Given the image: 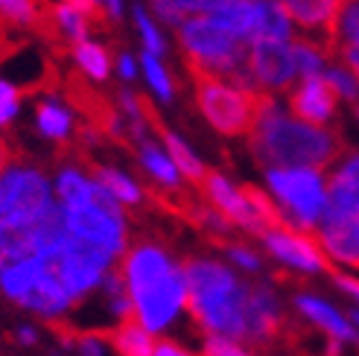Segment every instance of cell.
<instances>
[{
  "label": "cell",
  "instance_id": "6da1fadb",
  "mask_svg": "<svg viewBox=\"0 0 359 356\" xmlns=\"http://www.w3.org/2000/svg\"><path fill=\"white\" fill-rule=\"evenodd\" d=\"M123 275L132 295L135 315L140 324L152 330H164L187 304V280L184 272L175 269L170 257L152 242H137L126 248Z\"/></svg>",
  "mask_w": 359,
  "mask_h": 356
},
{
  "label": "cell",
  "instance_id": "7a4b0ae2",
  "mask_svg": "<svg viewBox=\"0 0 359 356\" xmlns=\"http://www.w3.org/2000/svg\"><path fill=\"white\" fill-rule=\"evenodd\" d=\"M251 155L266 170H327L345 152L342 140L278 114L272 105L248 135Z\"/></svg>",
  "mask_w": 359,
  "mask_h": 356
},
{
  "label": "cell",
  "instance_id": "3957f363",
  "mask_svg": "<svg viewBox=\"0 0 359 356\" xmlns=\"http://www.w3.org/2000/svg\"><path fill=\"white\" fill-rule=\"evenodd\" d=\"M187 310L196 324L219 339H245V295L248 289L225 266L213 260H184Z\"/></svg>",
  "mask_w": 359,
  "mask_h": 356
},
{
  "label": "cell",
  "instance_id": "277c9868",
  "mask_svg": "<svg viewBox=\"0 0 359 356\" xmlns=\"http://www.w3.org/2000/svg\"><path fill=\"white\" fill-rule=\"evenodd\" d=\"M187 70L193 76L196 102H199L202 114L225 137L251 135V129L257 126L263 111H269L275 105L272 94H266V91H237V88L222 85L219 79H213L210 74H205L202 67H196L190 62H187Z\"/></svg>",
  "mask_w": 359,
  "mask_h": 356
},
{
  "label": "cell",
  "instance_id": "5b68a950",
  "mask_svg": "<svg viewBox=\"0 0 359 356\" xmlns=\"http://www.w3.org/2000/svg\"><path fill=\"white\" fill-rule=\"evenodd\" d=\"M65 219L70 234L85 242H94L111 257L126 252V228H123L120 202L100 184H97L94 202L85 207H65Z\"/></svg>",
  "mask_w": 359,
  "mask_h": 356
},
{
  "label": "cell",
  "instance_id": "8992f818",
  "mask_svg": "<svg viewBox=\"0 0 359 356\" xmlns=\"http://www.w3.org/2000/svg\"><path fill=\"white\" fill-rule=\"evenodd\" d=\"M50 205V187L39 172L9 170L0 178V228H32Z\"/></svg>",
  "mask_w": 359,
  "mask_h": 356
},
{
  "label": "cell",
  "instance_id": "52a82bcc",
  "mask_svg": "<svg viewBox=\"0 0 359 356\" xmlns=\"http://www.w3.org/2000/svg\"><path fill=\"white\" fill-rule=\"evenodd\" d=\"M269 184L292 210L295 225L304 234H313L316 222L325 219L327 210V190L321 184V175L313 170H269Z\"/></svg>",
  "mask_w": 359,
  "mask_h": 356
},
{
  "label": "cell",
  "instance_id": "ba28073f",
  "mask_svg": "<svg viewBox=\"0 0 359 356\" xmlns=\"http://www.w3.org/2000/svg\"><path fill=\"white\" fill-rule=\"evenodd\" d=\"M109 263H111L109 252H102V248H97L94 242H85V240L70 234V240L65 242L59 257H53L47 266H50V272L59 278L65 292L70 298H79L85 292H91L102 280Z\"/></svg>",
  "mask_w": 359,
  "mask_h": 356
},
{
  "label": "cell",
  "instance_id": "9c48e42d",
  "mask_svg": "<svg viewBox=\"0 0 359 356\" xmlns=\"http://www.w3.org/2000/svg\"><path fill=\"white\" fill-rule=\"evenodd\" d=\"M283 12L307 32H318V44L339 62V12L342 0H278Z\"/></svg>",
  "mask_w": 359,
  "mask_h": 356
},
{
  "label": "cell",
  "instance_id": "30bf717a",
  "mask_svg": "<svg viewBox=\"0 0 359 356\" xmlns=\"http://www.w3.org/2000/svg\"><path fill=\"white\" fill-rule=\"evenodd\" d=\"M65 97L76 109V114L85 120L82 126L97 132L100 137H114V140L123 137V126H120V120H117V111L111 109V102L105 100V97H100L94 88L88 85L85 76L70 74L67 76V85H65Z\"/></svg>",
  "mask_w": 359,
  "mask_h": 356
},
{
  "label": "cell",
  "instance_id": "8fae6325",
  "mask_svg": "<svg viewBox=\"0 0 359 356\" xmlns=\"http://www.w3.org/2000/svg\"><path fill=\"white\" fill-rule=\"evenodd\" d=\"M269 252H272L275 257H280L283 263L295 266V269H304V272H336L333 266L327 263L325 252H321V242H318V234L313 231V234H304V231L292 228V231H272V234L263 237Z\"/></svg>",
  "mask_w": 359,
  "mask_h": 356
},
{
  "label": "cell",
  "instance_id": "7c38bea8",
  "mask_svg": "<svg viewBox=\"0 0 359 356\" xmlns=\"http://www.w3.org/2000/svg\"><path fill=\"white\" fill-rule=\"evenodd\" d=\"M251 74L269 91H292L295 62L286 41H251Z\"/></svg>",
  "mask_w": 359,
  "mask_h": 356
},
{
  "label": "cell",
  "instance_id": "4fadbf2b",
  "mask_svg": "<svg viewBox=\"0 0 359 356\" xmlns=\"http://www.w3.org/2000/svg\"><path fill=\"white\" fill-rule=\"evenodd\" d=\"M199 190L208 196V202L213 205V210H217L225 222L243 225V228H248V231H255V234L266 237V231H263V225H260V219H257V213L251 210V205L243 199V193H237L219 172H208Z\"/></svg>",
  "mask_w": 359,
  "mask_h": 356
},
{
  "label": "cell",
  "instance_id": "5bb4252c",
  "mask_svg": "<svg viewBox=\"0 0 359 356\" xmlns=\"http://www.w3.org/2000/svg\"><path fill=\"white\" fill-rule=\"evenodd\" d=\"M336 109V88L327 76H310L304 79L290 94V111L301 117L307 126H325Z\"/></svg>",
  "mask_w": 359,
  "mask_h": 356
},
{
  "label": "cell",
  "instance_id": "9a60e30c",
  "mask_svg": "<svg viewBox=\"0 0 359 356\" xmlns=\"http://www.w3.org/2000/svg\"><path fill=\"white\" fill-rule=\"evenodd\" d=\"M280 330H283V318L275 295L266 287H251L245 295V339L263 345L278 339Z\"/></svg>",
  "mask_w": 359,
  "mask_h": 356
},
{
  "label": "cell",
  "instance_id": "2e32d148",
  "mask_svg": "<svg viewBox=\"0 0 359 356\" xmlns=\"http://www.w3.org/2000/svg\"><path fill=\"white\" fill-rule=\"evenodd\" d=\"M359 217V155L339 164L327 178V210L325 219H356Z\"/></svg>",
  "mask_w": 359,
  "mask_h": 356
},
{
  "label": "cell",
  "instance_id": "e0dca14e",
  "mask_svg": "<svg viewBox=\"0 0 359 356\" xmlns=\"http://www.w3.org/2000/svg\"><path fill=\"white\" fill-rule=\"evenodd\" d=\"M316 234L321 248H327L336 260L359 269V219H321V231Z\"/></svg>",
  "mask_w": 359,
  "mask_h": 356
},
{
  "label": "cell",
  "instance_id": "ac0fdd59",
  "mask_svg": "<svg viewBox=\"0 0 359 356\" xmlns=\"http://www.w3.org/2000/svg\"><path fill=\"white\" fill-rule=\"evenodd\" d=\"M100 336V342H111L114 350L120 356H155V342H152V336L149 330L140 324V318L132 313V315H126L120 318V324L111 327V330H102L97 333Z\"/></svg>",
  "mask_w": 359,
  "mask_h": 356
},
{
  "label": "cell",
  "instance_id": "d6986e66",
  "mask_svg": "<svg viewBox=\"0 0 359 356\" xmlns=\"http://www.w3.org/2000/svg\"><path fill=\"white\" fill-rule=\"evenodd\" d=\"M295 304L298 310L310 318L313 324L318 327H325L330 333V339L336 342H359V336H356V327H351L342 315H339L330 304H325V301H318V298H310V295H298L295 298Z\"/></svg>",
  "mask_w": 359,
  "mask_h": 356
},
{
  "label": "cell",
  "instance_id": "ffe728a7",
  "mask_svg": "<svg viewBox=\"0 0 359 356\" xmlns=\"http://www.w3.org/2000/svg\"><path fill=\"white\" fill-rule=\"evenodd\" d=\"M67 304H70V295L65 292V287L59 283V278L50 272V266H47V272L41 275V280L35 283V287L29 289V295L24 298V307L41 313V315H47V318L59 315Z\"/></svg>",
  "mask_w": 359,
  "mask_h": 356
},
{
  "label": "cell",
  "instance_id": "44dd1931",
  "mask_svg": "<svg viewBox=\"0 0 359 356\" xmlns=\"http://www.w3.org/2000/svg\"><path fill=\"white\" fill-rule=\"evenodd\" d=\"M47 272V263L41 257H29V260H21L15 266H6L0 272V283H4V292L9 298H15L18 304H24V298L29 295V289L35 283L41 280V275Z\"/></svg>",
  "mask_w": 359,
  "mask_h": 356
},
{
  "label": "cell",
  "instance_id": "7402d4cb",
  "mask_svg": "<svg viewBox=\"0 0 359 356\" xmlns=\"http://www.w3.org/2000/svg\"><path fill=\"white\" fill-rule=\"evenodd\" d=\"M290 39V15L278 0H257L251 41H286Z\"/></svg>",
  "mask_w": 359,
  "mask_h": 356
},
{
  "label": "cell",
  "instance_id": "603a6c76",
  "mask_svg": "<svg viewBox=\"0 0 359 356\" xmlns=\"http://www.w3.org/2000/svg\"><path fill=\"white\" fill-rule=\"evenodd\" d=\"M255 15H257V0H234L217 12H210V18L217 24H222L228 32H234L237 39L251 41V27H255Z\"/></svg>",
  "mask_w": 359,
  "mask_h": 356
},
{
  "label": "cell",
  "instance_id": "cb8c5ba5",
  "mask_svg": "<svg viewBox=\"0 0 359 356\" xmlns=\"http://www.w3.org/2000/svg\"><path fill=\"white\" fill-rule=\"evenodd\" d=\"M85 164H88V170L94 172L97 184H100L102 190H109L120 205H137V202H140V190H137L126 175H120L117 170H109V167H97V164H91V161H85Z\"/></svg>",
  "mask_w": 359,
  "mask_h": 356
},
{
  "label": "cell",
  "instance_id": "d4e9b609",
  "mask_svg": "<svg viewBox=\"0 0 359 356\" xmlns=\"http://www.w3.org/2000/svg\"><path fill=\"white\" fill-rule=\"evenodd\" d=\"M59 199L65 207H85V205H91L94 202V196H97V187L91 182H85V178L74 170H67L59 175Z\"/></svg>",
  "mask_w": 359,
  "mask_h": 356
},
{
  "label": "cell",
  "instance_id": "484cf974",
  "mask_svg": "<svg viewBox=\"0 0 359 356\" xmlns=\"http://www.w3.org/2000/svg\"><path fill=\"white\" fill-rule=\"evenodd\" d=\"M140 158H143V164L149 167V172L158 178L161 184H164L167 190H178V170L175 164L170 161V158L161 155L149 140H143V146H140Z\"/></svg>",
  "mask_w": 359,
  "mask_h": 356
},
{
  "label": "cell",
  "instance_id": "4316f807",
  "mask_svg": "<svg viewBox=\"0 0 359 356\" xmlns=\"http://www.w3.org/2000/svg\"><path fill=\"white\" fill-rule=\"evenodd\" d=\"M76 62L79 67L85 70V74H91L94 79H105L109 76V70H111V59H109V53H105L100 44H76Z\"/></svg>",
  "mask_w": 359,
  "mask_h": 356
},
{
  "label": "cell",
  "instance_id": "83f0119b",
  "mask_svg": "<svg viewBox=\"0 0 359 356\" xmlns=\"http://www.w3.org/2000/svg\"><path fill=\"white\" fill-rule=\"evenodd\" d=\"M39 129H41L47 137L62 140V137H67L70 117H67L62 109H56L53 102H44V105H39Z\"/></svg>",
  "mask_w": 359,
  "mask_h": 356
},
{
  "label": "cell",
  "instance_id": "f1b7e54d",
  "mask_svg": "<svg viewBox=\"0 0 359 356\" xmlns=\"http://www.w3.org/2000/svg\"><path fill=\"white\" fill-rule=\"evenodd\" d=\"M0 15L9 18V21L18 24V27H32L35 29L39 6H35V0H0Z\"/></svg>",
  "mask_w": 359,
  "mask_h": 356
},
{
  "label": "cell",
  "instance_id": "f546056e",
  "mask_svg": "<svg viewBox=\"0 0 359 356\" xmlns=\"http://www.w3.org/2000/svg\"><path fill=\"white\" fill-rule=\"evenodd\" d=\"M143 70H147V79H149V85L155 88V91L164 97V100H170L172 97V85H170L164 67L158 64V59L152 56V53H143Z\"/></svg>",
  "mask_w": 359,
  "mask_h": 356
},
{
  "label": "cell",
  "instance_id": "4dcf8cb0",
  "mask_svg": "<svg viewBox=\"0 0 359 356\" xmlns=\"http://www.w3.org/2000/svg\"><path fill=\"white\" fill-rule=\"evenodd\" d=\"M325 76H327L330 85L336 88V94H342V97H348V100H356V97H359V85H356V76L351 74V70L333 64L330 70H325Z\"/></svg>",
  "mask_w": 359,
  "mask_h": 356
},
{
  "label": "cell",
  "instance_id": "1f68e13d",
  "mask_svg": "<svg viewBox=\"0 0 359 356\" xmlns=\"http://www.w3.org/2000/svg\"><path fill=\"white\" fill-rule=\"evenodd\" d=\"M202 356H251L248 350H243L240 345H234L231 339H219V336H208Z\"/></svg>",
  "mask_w": 359,
  "mask_h": 356
},
{
  "label": "cell",
  "instance_id": "d6a6232c",
  "mask_svg": "<svg viewBox=\"0 0 359 356\" xmlns=\"http://www.w3.org/2000/svg\"><path fill=\"white\" fill-rule=\"evenodd\" d=\"M21 91L9 82H0V123H6L9 117H15L18 111V102H21Z\"/></svg>",
  "mask_w": 359,
  "mask_h": 356
},
{
  "label": "cell",
  "instance_id": "836d02e7",
  "mask_svg": "<svg viewBox=\"0 0 359 356\" xmlns=\"http://www.w3.org/2000/svg\"><path fill=\"white\" fill-rule=\"evenodd\" d=\"M135 18H137L140 32H143V41H147V47H149L152 56H158V53H164V41H161V35H158V29L152 27V21L147 18V12H143V9H135Z\"/></svg>",
  "mask_w": 359,
  "mask_h": 356
},
{
  "label": "cell",
  "instance_id": "e575fe53",
  "mask_svg": "<svg viewBox=\"0 0 359 356\" xmlns=\"http://www.w3.org/2000/svg\"><path fill=\"white\" fill-rule=\"evenodd\" d=\"M152 6H155V12L164 18L167 24H178V27H182V24L187 21V12L178 6L175 0H152Z\"/></svg>",
  "mask_w": 359,
  "mask_h": 356
},
{
  "label": "cell",
  "instance_id": "d590c367",
  "mask_svg": "<svg viewBox=\"0 0 359 356\" xmlns=\"http://www.w3.org/2000/svg\"><path fill=\"white\" fill-rule=\"evenodd\" d=\"M175 4L184 12H217L228 4H234V0H175Z\"/></svg>",
  "mask_w": 359,
  "mask_h": 356
},
{
  "label": "cell",
  "instance_id": "8d00e7d4",
  "mask_svg": "<svg viewBox=\"0 0 359 356\" xmlns=\"http://www.w3.org/2000/svg\"><path fill=\"white\" fill-rule=\"evenodd\" d=\"M21 47V41L12 39V32H9V24H6V18H0V62H4L6 56H12V53Z\"/></svg>",
  "mask_w": 359,
  "mask_h": 356
},
{
  "label": "cell",
  "instance_id": "74e56055",
  "mask_svg": "<svg viewBox=\"0 0 359 356\" xmlns=\"http://www.w3.org/2000/svg\"><path fill=\"white\" fill-rule=\"evenodd\" d=\"M225 248H228L231 257H234L240 266H245V269H251V272L260 269V260H257V254H251L248 248H240V245H225Z\"/></svg>",
  "mask_w": 359,
  "mask_h": 356
},
{
  "label": "cell",
  "instance_id": "f35d334b",
  "mask_svg": "<svg viewBox=\"0 0 359 356\" xmlns=\"http://www.w3.org/2000/svg\"><path fill=\"white\" fill-rule=\"evenodd\" d=\"M339 59H342L345 67L359 79V47H353V44H342V47H339Z\"/></svg>",
  "mask_w": 359,
  "mask_h": 356
},
{
  "label": "cell",
  "instance_id": "ab89813d",
  "mask_svg": "<svg viewBox=\"0 0 359 356\" xmlns=\"http://www.w3.org/2000/svg\"><path fill=\"white\" fill-rule=\"evenodd\" d=\"M155 356H193V353L184 350L182 345H175V342H158L155 345Z\"/></svg>",
  "mask_w": 359,
  "mask_h": 356
},
{
  "label": "cell",
  "instance_id": "60d3db41",
  "mask_svg": "<svg viewBox=\"0 0 359 356\" xmlns=\"http://www.w3.org/2000/svg\"><path fill=\"white\" fill-rule=\"evenodd\" d=\"M79 348H82L85 356H102L100 336H79Z\"/></svg>",
  "mask_w": 359,
  "mask_h": 356
},
{
  "label": "cell",
  "instance_id": "b9f144b4",
  "mask_svg": "<svg viewBox=\"0 0 359 356\" xmlns=\"http://www.w3.org/2000/svg\"><path fill=\"white\" fill-rule=\"evenodd\" d=\"M333 280H336L345 292H351V295L359 301V280H356V278H348V275H342V272H333Z\"/></svg>",
  "mask_w": 359,
  "mask_h": 356
},
{
  "label": "cell",
  "instance_id": "7bdbcfd3",
  "mask_svg": "<svg viewBox=\"0 0 359 356\" xmlns=\"http://www.w3.org/2000/svg\"><path fill=\"white\" fill-rule=\"evenodd\" d=\"M120 74H123L126 79H132V76H135V64H132L129 56H120Z\"/></svg>",
  "mask_w": 359,
  "mask_h": 356
},
{
  "label": "cell",
  "instance_id": "ee69618b",
  "mask_svg": "<svg viewBox=\"0 0 359 356\" xmlns=\"http://www.w3.org/2000/svg\"><path fill=\"white\" fill-rule=\"evenodd\" d=\"M6 167H9V149H6L4 140H0V175L6 172Z\"/></svg>",
  "mask_w": 359,
  "mask_h": 356
},
{
  "label": "cell",
  "instance_id": "f6af8a7d",
  "mask_svg": "<svg viewBox=\"0 0 359 356\" xmlns=\"http://www.w3.org/2000/svg\"><path fill=\"white\" fill-rule=\"evenodd\" d=\"M18 339H21L24 345H32V342H35V330H29V327H24V330H18Z\"/></svg>",
  "mask_w": 359,
  "mask_h": 356
},
{
  "label": "cell",
  "instance_id": "bcb514c9",
  "mask_svg": "<svg viewBox=\"0 0 359 356\" xmlns=\"http://www.w3.org/2000/svg\"><path fill=\"white\" fill-rule=\"evenodd\" d=\"M102 4H105V9L111 12V18H117V15H120V0H102Z\"/></svg>",
  "mask_w": 359,
  "mask_h": 356
},
{
  "label": "cell",
  "instance_id": "7dc6e473",
  "mask_svg": "<svg viewBox=\"0 0 359 356\" xmlns=\"http://www.w3.org/2000/svg\"><path fill=\"white\" fill-rule=\"evenodd\" d=\"M353 322H356V327H359V313H353Z\"/></svg>",
  "mask_w": 359,
  "mask_h": 356
},
{
  "label": "cell",
  "instance_id": "c3c4849f",
  "mask_svg": "<svg viewBox=\"0 0 359 356\" xmlns=\"http://www.w3.org/2000/svg\"><path fill=\"white\" fill-rule=\"evenodd\" d=\"M356 117H359V109H356Z\"/></svg>",
  "mask_w": 359,
  "mask_h": 356
},
{
  "label": "cell",
  "instance_id": "681fc988",
  "mask_svg": "<svg viewBox=\"0 0 359 356\" xmlns=\"http://www.w3.org/2000/svg\"><path fill=\"white\" fill-rule=\"evenodd\" d=\"M342 4H348V0H342Z\"/></svg>",
  "mask_w": 359,
  "mask_h": 356
}]
</instances>
